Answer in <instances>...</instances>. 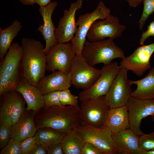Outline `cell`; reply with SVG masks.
<instances>
[{
    "label": "cell",
    "mask_w": 154,
    "mask_h": 154,
    "mask_svg": "<svg viewBox=\"0 0 154 154\" xmlns=\"http://www.w3.org/2000/svg\"><path fill=\"white\" fill-rule=\"evenodd\" d=\"M0 154H22L20 142L11 138L7 144L1 149Z\"/></svg>",
    "instance_id": "cell-32"
},
{
    "label": "cell",
    "mask_w": 154,
    "mask_h": 154,
    "mask_svg": "<svg viewBox=\"0 0 154 154\" xmlns=\"http://www.w3.org/2000/svg\"><path fill=\"white\" fill-rule=\"evenodd\" d=\"M139 147L140 149L145 151L154 149V131L139 136Z\"/></svg>",
    "instance_id": "cell-31"
},
{
    "label": "cell",
    "mask_w": 154,
    "mask_h": 154,
    "mask_svg": "<svg viewBox=\"0 0 154 154\" xmlns=\"http://www.w3.org/2000/svg\"><path fill=\"white\" fill-rule=\"evenodd\" d=\"M34 114L32 110H26L17 122L11 126L10 137L21 142L34 136L37 129L34 121Z\"/></svg>",
    "instance_id": "cell-19"
},
{
    "label": "cell",
    "mask_w": 154,
    "mask_h": 154,
    "mask_svg": "<svg viewBox=\"0 0 154 154\" xmlns=\"http://www.w3.org/2000/svg\"><path fill=\"white\" fill-rule=\"evenodd\" d=\"M21 46L22 55L20 77L30 84L37 86L44 76L46 70V55L40 41L29 38H23Z\"/></svg>",
    "instance_id": "cell-2"
},
{
    "label": "cell",
    "mask_w": 154,
    "mask_h": 154,
    "mask_svg": "<svg viewBox=\"0 0 154 154\" xmlns=\"http://www.w3.org/2000/svg\"><path fill=\"white\" fill-rule=\"evenodd\" d=\"M126 29L125 25L120 23L118 17L110 14L105 19L94 22L86 37L90 42L100 41L106 38L114 39L121 36Z\"/></svg>",
    "instance_id": "cell-10"
},
{
    "label": "cell",
    "mask_w": 154,
    "mask_h": 154,
    "mask_svg": "<svg viewBox=\"0 0 154 154\" xmlns=\"http://www.w3.org/2000/svg\"><path fill=\"white\" fill-rule=\"evenodd\" d=\"M80 102L79 116L82 121L97 128L105 125L111 108L105 96Z\"/></svg>",
    "instance_id": "cell-5"
},
{
    "label": "cell",
    "mask_w": 154,
    "mask_h": 154,
    "mask_svg": "<svg viewBox=\"0 0 154 154\" xmlns=\"http://www.w3.org/2000/svg\"><path fill=\"white\" fill-rule=\"evenodd\" d=\"M117 62L104 64L99 78L92 86L83 90L78 95L81 102L84 100L105 96L109 91L113 80L120 69Z\"/></svg>",
    "instance_id": "cell-9"
},
{
    "label": "cell",
    "mask_w": 154,
    "mask_h": 154,
    "mask_svg": "<svg viewBox=\"0 0 154 154\" xmlns=\"http://www.w3.org/2000/svg\"><path fill=\"white\" fill-rule=\"evenodd\" d=\"M151 116L152 121L154 122V113Z\"/></svg>",
    "instance_id": "cell-43"
},
{
    "label": "cell",
    "mask_w": 154,
    "mask_h": 154,
    "mask_svg": "<svg viewBox=\"0 0 154 154\" xmlns=\"http://www.w3.org/2000/svg\"><path fill=\"white\" fill-rule=\"evenodd\" d=\"M21 23L17 19L4 29L0 28V59H2L8 51L14 39L22 29Z\"/></svg>",
    "instance_id": "cell-24"
},
{
    "label": "cell",
    "mask_w": 154,
    "mask_h": 154,
    "mask_svg": "<svg viewBox=\"0 0 154 154\" xmlns=\"http://www.w3.org/2000/svg\"><path fill=\"white\" fill-rule=\"evenodd\" d=\"M70 72L72 84L78 89L88 88L100 76L101 70L89 65L81 55H76L71 65Z\"/></svg>",
    "instance_id": "cell-7"
},
{
    "label": "cell",
    "mask_w": 154,
    "mask_h": 154,
    "mask_svg": "<svg viewBox=\"0 0 154 154\" xmlns=\"http://www.w3.org/2000/svg\"><path fill=\"white\" fill-rule=\"evenodd\" d=\"M23 4L27 5H33L35 3V0H19Z\"/></svg>",
    "instance_id": "cell-41"
},
{
    "label": "cell",
    "mask_w": 154,
    "mask_h": 154,
    "mask_svg": "<svg viewBox=\"0 0 154 154\" xmlns=\"http://www.w3.org/2000/svg\"><path fill=\"white\" fill-rule=\"evenodd\" d=\"M22 55L21 45L17 42H13L4 57L1 60L0 72H4L19 78Z\"/></svg>",
    "instance_id": "cell-21"
},
{
    "label": "cell",
    "mask_w": 154,
    "mask_h": 154,
    "mask_svg": "<svg viewBox=\"0 0 154 154\" xmlns=\"http://www.w3.org/2000/svg\"><path fill=\"white\" fill-rule=\"evenodd\" d=\"M78 99V97L72 94L68 89L60 91V102L63 106H77Z\"/></svg>",
    "instance_id": "cell-30"
},
{
    "label": "cell",
    "mask_w": 154,
    "mask_h": 154,
    "mask_svg": "<svg viewBox=\"0 0 154 154\" xmlns=\"http://www.w3.org/2000/svg\"><path fill=\"white\" fill-rule=\"evenodd\" d=\"M111 12V10L101 0L92 12H87L79 16L76 21L77 31L70 41L76 55H81L87 34L93 23L98 20L105 19Z\"/></svg>",
    "instance_id": "cell-4"
},
{
    "label": "cell",
    "mask_w": 154,
    "mask_h": 154,
    "mask_svg": "<svg viewBox=\"0 0 154 154\" xmlns=\"http://www.w3.org/2000/svg\"><path fill=\"white\" fill-rule=\"evenodd\" d=\"M58 4L57 2H51L47 5L40 7L38 11L42 16L43 24L37 28L46 42L44 51L46 55L50 49L58 43L55 35L56 28L52 19V15Z\"/></svg>",
    "instance_id": "cell-16"
},
{
    "label": "cell",
    "mask_w": 154,
    "mask_h": 154,
    "mask_svg": "<svg viewBox=\"0 0 154 154\" xmlns=\"http://www.w3.org/2000/svg\"><path fill=\"white\" fill-rule=\"evenodd\" d=\"M140 154H154V149L148 151L141 149Z\"/></svg>",
    "instance_id": "cell-42"
},
{
    "label": "cell",
    "mask_w": 154,
    "mask_h": 154,
    "mask_svg": "<svg viewBox=\"0 0 154 154\" xmlns=\"http://www.w3.org/2000/svg\"><path fill=\"white\" fill-rule=\"evenodd\" d=\"M114 142L120 154H140L139 136L129 128L112 134Z\"/></svg>",
    "instance_id": "cell-20"
},
{
    "label": "cell",
    "mask_w": 154,
    "mask_h": 154,
    "mask_svg": "<svg viewBox=\"0 0 154 154\" xmlns=\"http://www.w3.org/2000/svg\"><path fill=\"white\" fill-rule=\"evenodd\" d=\"M143 7L141 16L138 22L139 29L141 30L149 16L154 12V0H143Z\"/></svg>",
    "instance_id": "cell-29"
},
{
    "label": "cell",
    "mask_w": 154,
    "mask_h": 154,
    "mask_svg": "<svg viewBox=\"0 0 154 154\" xmlns=\"http://www.w3.org/2000/svg\"><path fill=\"white\" fill-rule=\"evenodd\" d=\"M19 78L4 72H0V95L15 90Z\"/></svg>",
    "instance_id": "cell-27"
},
{
    "label": "cell",
    "mask_w": 154,
    "mask_h": 154,
    "mask_svg": "<svg viewBox=\"0 0 154 154\" xmlns=\"http://www.w3.org/2000/svg\"><path fill=\"white\" fill-rule=\"evenodd\" d=\"M154 52V42L138 47L130 55L122 59L120 66L139 76L151 68L150 60Z\"/></svg>",
    "instance_id": "cell-13"
},
{
    "label": "cell",
    "mask_w": 154,
    "mask_h": 154,
    "mask_svg": "<svg viewBox=\"0 0 154 154\" xmlns=\"http://www.w3.org/2000/svg\"><path fill=\"white\" fill-rule=\"evenodd\" d=\"M0 120H8L16 123L26 110V103L22 95L15 90L0 96Z\"/></svg>",
    "instance_id": "cell-14"
},
{
    "label": "cell",
    "mask_w": 154,
    "mask_h": 154,
    "mask_svg": "<svg viewBox=\"0 0 154 154\" xmlns=\"http://www.w3.org/2000/svg\"><path fill=\"white\" fill-rule=\"evenodd\" d=\"M82 154H103L102 151L92 143L86 142Z\"/></svg>",
    "instance_id": "cell-36"
},
{
    "label": "cell",
    "mask_w": 154,
    "mask_h": 154,
    "mask_svg": "<svg viewBox=\"0 0 154 154\" xmlns=\"http://www.w3.org/2000/svg\"><path fill=\"white\" fill-rule=\"evenodd\" d=\"M60 91L52 92L44 95L43 99L45 106H63L60 102Z\"/></svg>",
    "instance_id": "cell-33"
},
{
    "label": "cell",
    "mask_w": 154,
    "mask_h": 154,
    "mask_svg": "<svg viewBox=\"0 0 154 154\" xmlns=\"http://www.w3.org/2000/svg\"><path fill=\"white\" fill-rule=\"evenodd\" d=\"M65 134L50 127H44L37 129L34 137L37 144L48 146L61 142Z\"/></svg>",
    "instance_id": "cell-26"
},
{
    "label": "cell",
    "mask_w": 154,
    "mask_h": 154,
    "mask_svg": "<svg viewBox=\"0 0 154 154\" xmlns=\"http://www.w3.org/2000/svg\"><path fill=\"white\" fill-rule=\"evenodd\" d=\"M83 0H77L71 3L68 10L64 11V14L59 21L55 34L58 42L71 41L77 30L75 21L77 11L82 7Z\"/></svg>",
    "instance_id": "cell-15"
},
{
    "label": "cell",
    "mask_w": 154,
    "mask_h": 154,
    "mask_svg": "<svg viewBox=\"0 0 154 154\" xmlns=\"http://www.w3.org/2000/svg\"><path fill=\"white\" fill-rule=\"evenodd\" d=\"M48 146L37 144L29 154H47Z\"/></svg>",
    "instance_id": "cell-38"
},
{
    "label": "cell",
    "mask_w": 154,
    "mask_h": 154,
    "mask_svg": "<svg viewBox=\"0 0 154 154\" xmlns=\"http://www.w3.org/2000/svg\"><path fill=\"white\" fill-rule=\"evenodd\" d=\"M62 142L54 143L48 146L47 154H64Z\"/></svg>",
    "instance_id": "cell-37"
},
{
    "label": "cell",
    "mask_w": 154,
    "mask_h": 154,
    "mask_svg": "<svg viewBox=\"0 0 154 154\" xmlns=\"http://www.w3.org/2000/svg\"><path fill=\"white\" fill-rule=\"evenodd\" d=\"M114 40L108 38L95 42L86 40L81 56L89 65L93 67L99 63L110 64L116 58H124L125 57L124 52L116 44Z\"/></svg>",
    "instance_id": "cell-3"
},
{
    "label": "cell",
    "mask_w": 154,
    "mask_h": 154,
    "mask_svg": "<svg viewBox=\"0 0 154 154\" xmlns=\"http://www.w3.org/2000/svg\"><path fill=\"white\" fill-rule=\"evenodd\" d=\"M51 0H35V3L38 4L40 7L46 6L50 2Z\"/></svg>",
    "instance_id": "cell-40"
},
{
    "label": "cell",
    "mask_w": 154,
    "mask_h": 154,
    "mask_svg": "<svg viewBox=\"0 0 154 154\" xmlns=\"http://www.w3.org/2000/svg\"><path fill=\"white\" fill-rule=\"evenodd\" d=\"M15 90L24 98L27 104V110H32L35 113L45 106L43 96L37 87L23 78L20 77Z\"/></svg>",
    "instance_id": "cell-18"
},
{
    "label": "cell",
    "mask_w": 154,
    "mask_h": 154,
    "mask_svg": "<svg viewBox=\"0 0 154 154\" xmlns=\"http://www.w3.org/2000/svg\"><path fill=\"white\" fill-rule=\"evenodd\" d=\"M80 106H44L35 113L34 121L37 129L48 127L66 133L74 129L81 120Z\"/></svg>",
    "instance_id": "cell-1"
},
{
    "label": "cell",
    "mask_w": 154,
    "mask_h": 154,
    "mask_svg": "<svg viewBox=\"0 0 154 154\" xmlns=\"http://www.w3.org/2000/svg\"><path fill=\"white\" fill-rule=\"evenodd\" d=\"M87 0V1H88V0Z\"/></svg>",
    "instance_id": "cell-44"
},
{
    "label": "cell",
    "mask_w": 154,
    "mask_h": 154,
    "mask_svg": "<svg viewBox=\"0 0 154 154\" xmlns=\"http://www.w3.org/2000/svg\"><path fill=\"white\" fill-rule=\"evenodd\" d=\"M131 7H135L141 3L143 0H126Z\"/></svg>",
    "instance_id": "cell-39"
},
{
    "label": "cell",
    "mask_w": 154,
    "mask_h": 154,
    "mask_svg": "<svg viewBox=\"0 0 154 154\" xmlns=\"http://www.w3.org/2000/svg\"><path fill=\"white\" fill-rule=\"evenodd\" d=\"M76 55L71 42H58L46 55V70L52 72L56 70L70 72Z\"/></svg>",
    "instance_id": "cell-8"
},
{
    "label": "cell",
    "mask_w": 154,
    "mask_h": 154,
    "mask_svg": "<svg viewBox=\"0 0 154 154\" xmlns=\"http://www.w3.org/2000/svg\"><path fill=\"white\" fill-rule=\"evenodd\" d=\"M8 120H0V148L1 149L8 143L11 138L10 130L12 126Z\"/></svg>",
    "instance_id": "cell-28"
},
{
    "label": "cell",
    "mask_w": 154,
    "mask_h": 154,
    "mask_svg": "<svg viewBox=\"0 0 154 154\" xmlns=\"http://www.w3.org/2000/svg\"><path fill=\"white\" fill-rule=\"evenodd\" d=\"M72 85L70 71L56 70L44 76L39 81L37 87L44 96L52 92L69 89Z\"/></svg>",
    "instance_id": "cell-17"
},
{
    "label": "cell",
    "mask_w": 154,
    "mask_h": 154,
    "mask_svg": "<svg viewBox=\"0 0 154 154\" xmlns=\"http://www.w3.org/2000/svg\"><path fill=\"white\" fill-rule=\"evenodd\" d=\"M61 142L65 154H82L86 142L74 129L66 133Z\"/></svg>",
    "instance_id": "cell-25"
},
{
    "label": "cell",
    "mask_w": 154,
    "mask_h": 154,
    "mask_svg": "<svg viewBox=\"0 0 154 154\" xmlns=\"http://www.w3.org/2000/svg\"><path fill=\"white\" fill-rule=\"evenodd\" d=\"M74 129L85 142L94 145L103 154L118 153L113 140L112 133L105 125L102 127L97 128L81 121Z\"/></svg>",
    "instance_id": "cell-6"
},
{
    "label": "cell",
    "mask_w": 154,
    "mask_h": 154,
    "mask_svg": "<svg viewBox=\"0 0 154 154\" xmlns=\"http://www.w3.org/2000/svg\"><path fill=\"white\" fill-rule=\"evenodd\" d=\"M105 125L112 134L129 128L127 104L119 107L111 108Z\"/></svg>",
    "instance_id": "cell-22"
},
{
    "label": "cell",
    "mask_w": 154,
    "mask_h": 154,
    "mask_svg": "<svg viewBox=\"0 0 154 154\" xmlns=\"http://www.w3.org/2000/svg\"><path fill=\"white\" fill-rule=\"evenodd\" d=\"M154 37V20L147 26L146 31L143 32L140 39V43L142 45L145 41L150 37Z\"/></svg>",
    "instance_id": "cell-35"
},
{
    "label": "cell",
    "mask_w": 154,
    "mask_h": 154,
    "mask_svg": "<svg viewBox=\"0 0 154 154\" xmlns=\"http://www.w3.org/2000/svg\"><path fill=\"white\" fill-rule=\"evenodd\" d=\"M128 71L120 67L117 76L105 95L111 108L119 107L126 104L131 96L132 92L131 85L127 78Z\"/></svg>",
    "instance_id": "cell-11"
},
{
    "label": "cell",
    "mask_w": 154,
    "mask_h": 154,
    "mask_svg": "<svg viewBox=\"0 0 154 154\" xmlns=\"http://www.w3.org/2000/svg\"><path fill=\"white\" fill-rule=\"evenodd\" d=\"M131 85L136 84L137 87L132 92L131 96L142 99H154V67L151 68L143 78L137 80H129Z\"/></svg>",
    "instance_id": "cell-23"
},
{
    "label": "cell",
    "mask_w": 154,
    "mask_h": 154,
    "mask_svg": "<svg viewBox=\"0 0 154 154\" xmlns=\"http://www.w3.org/2000/svg\"><path fill=\"white\" fill-rule=\"evenodd\" d=\"M129 129L138 136L144 133L141 130L142 120L154 113V99H142L131 96L127 103Z\"/></svg>",
    "instance_id": "cell-12"
},
{
    "label": "cell",
    "mask_w": 154,
    "mask_h": 154,
    "mask_svg": "<svg viewBox=\"0 0 154 154\" xmlns=\"http://www.w3.org/2000/svg\"><path fill=\"white\" fill-rule=\"evenodd\" d=\"M37 145L34 136L27 138L20 142L22 154H29Z\"/></svg>",
    "instance_id": "cell-34"
}]
</instances>
